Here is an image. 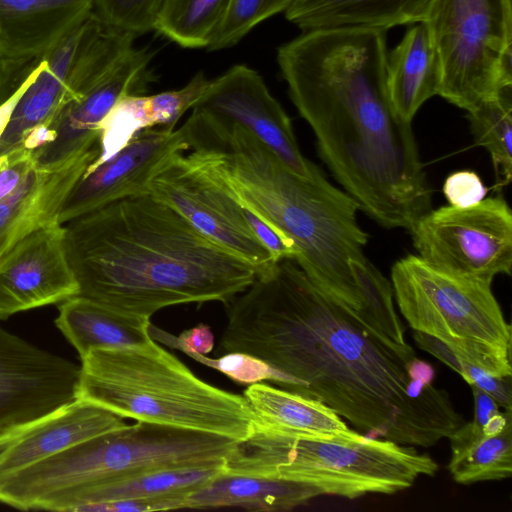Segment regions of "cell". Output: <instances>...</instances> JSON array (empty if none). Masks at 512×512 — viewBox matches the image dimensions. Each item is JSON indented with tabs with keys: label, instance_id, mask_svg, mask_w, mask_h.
<instances>
[{
	"label": "cell",
	"instance_id": "cell-6",
	"mask_svg": "<svg viewBox=\"0 0 512 512\" xmlns=\"http://www.w3.org/2000/svg\"><path fill=\"white\" fill-rule=\"evenodd\" d=\"M224 436L137 421L76 443L8 477L22 510L73 512L102 486L147 472L222 463L235 444Z\"/></svg>",
	"mask_w": 512,
	"mask_h": 512
},
{
	"label": "cell",
	"instance_id": "cell-23",
	"mask_svg": "<svg viewBox=\"0 0 512 512\" xmlns=\"http://www.w3.org/2000/svg\"><path fill=\"white\" fill-rule=\"evenodd\" d=\"M320 495L317 488L302 482L222 472L189 493L185 508L238 507L277 512L292 510Z\"/></svg>",
	"mask_w": 512,
	"mask_h": 512
},
{
	"label": "cell",
	"instance_id": "cell-30",
	"mask_svg": "<svg viewBox=\"0 0 512 512\" xmlns=\"http://www.w3.org/2000/svg\"><path fill=\"white\" fill-rule=\"evenodd\" d=\"M351 269L361 298L359 315L395 344L409 346L394 307L391 282L367 258L351 262Z\"/></svg>",
	"mask_w": 512,
	"mask_h": 512
},
{
	"label": "cell",
	"instance_id": "cell-16",
	"mask_svg": "<svg viewBox=\"0 0 512 512\" xmlns=\"http://www.w3.org/2000/svg\"><path fill=\"white\" fill-rule=\"evenodd\" d=\"M77 295L64 226L58 222L27 235L0 260V321Z\"/></svg>",
	"mask_w": 512,
	"mask_h": 512
},
{
	"label": "cell",
	"instance_id": "cell-39",
	"mask_svg": "<svg viewBox=\"0 0 512 512\" xmlns=\"http://www.w3.org/2000/svg\"><path fill=\"white\" fill-rule=\"evenodd\" d=\"M42 67L43 62L40 59L35 65H33L31 70L25 76V78L17 87V89L9 96L8 99H6L2 104H0V136L2 135L13 112V109L19 101L20 97L37 78Z\"/></svg>",
	"mask_w": 512,
	"mask_h": 512
},
{
	"label": "cell",
	"instance_id": "cell-11",
	"mask_svg": "<svg viewBox=\"0 0 512 512\" xmlns=\"http://www.w3.org/2000/svg\"><path fill=\"white\" fill-rule=\"evenodd\" d=\"M417 255L428 263L488 282L512 267V212L502 196L425 213L410 229Z\"/></svg>",
	"mask_w": 512,
	"mask_h": 512
},
{
	"label": "cell",
	"instance_id": "cell-32",
	"mask_svg": "<svg viewBox=\"0 0 512 512\" xmlns=\"http://www.w3.org/2000/svg\"><path fill=\"white\" fill-rule=\"evenodd\" d=\"M166 0H93L94 12L107 26L134 36L154 30Z\"/></svg>",
	"mask_w": 512,
	"mask_h": 512
},
{
	"label": "cell",
	"instance_id": "cell-28",
	"mask_svg": "<svg viewBox=\"0 0 512 512\" xmlns=\"http://www.w3.org/2000/svg\"><path fill=\"white\" fill-rule=\"evenodd\" d=\"M231 0H166L154 30L183 48H208Z\"/></svg>",
	"mask_w": 512,
	"mask_h": 512
},
{
	"label": "cell",
	"instance_id": "cell-25",
	"mask_svg": "<svg viewBox=\"0 0 512 512\" xmlns=\"http://www.w3.org/2000/svg\"><path fill=\"white\" fill-rule=\"evenodd\" d=\"M244 398L251 407L255 424L262 427L308 434H347L353 431L341 416L321 401L301 394L254 383Z\"/></svg>",
	"mask_w": 512,
	"mask_h": 512
},
{
	"label": "cell",
	"instance_id": "cell-27",
	"mask_svg": "<svg viewBox=\"0 0 512 512\" xmlns=\"http://www.w3.org/2000/svg\"><path fill=\"white\" fill-rule=\"evenodd\" d=\"M223 472V462L195 467L168 468L108 484L86 494L73 510L87 505L135 498L187 495Z\"/></svg>",
	"mask_w": 512,
	"mask_h": 512
},
{
	"label": "cell",
	"instance_id": "cell-19",
	"mask_svg": "<svg viewBox=\"0 0 512 512\" xmlns=\"http://www.w3.org/2000/svg\"><path fill=\"white\" fill-rule=\"evenodd\" d=\"M94 11L93 0H0V61L18 82Z\"/></svg>",
	"mask_w": 512,
	"mask_h": 512
},
{
	"label": "cell",
	"instance_id": "cell-3",
	"mask_svg": "<svg viewBox=\"0 0 512 512\" xmlns=\"http://www.w3.org/2000/svg\"><path fill=\"white\" fill-rule=\"evenodd\" d=\"M63 226L79 296L124 313L150 318L173 305L227 304L257 276L150 193L114 201Z\"/></svg>",
	"mask_w": 512,
	"mask_h": 512
},
{
	"label": "cell",
	"instance_id": "cell-9",
	"mask_svg": "<svg viewBox=\"0 0 512 512\" xmlns=\"http://www.w3.org/2000/svg\"><path fill=\"white\" fill-rule=\"evenodd\" d=\"M423 22L441 65L438 96L468 112L512 86V0H431Z\"/></svg>",
	"mask_w": 512,
	"mask_h": 512
},
{
	"label": "cell",
	"instance_id": "cell-31",
	"mask_svg": "<svg viewBox=\"0 0 512 512\" xmlns=\"http://www.w3.org/2000/svg\"><path fill=\"white\" fill-rule=\"evenodd\" d=\"M293 0H231L208 50L230 48L262 21L285 12Z\"/></svg>",
	"mask_w": 512,
	"mask_h": 512
},
{
	"label": "cell",
	"instance_id": "cell-34",
	"mask_svg": "<svg viewBox=\"0 0 512 512\" xmlns=\"http://www.w3.org/2000/svg\"><path fill=\"white\" fill-rule=\"evenodd\" d=\"M149 335L154 341H158L173 349H178L185 354L197 353L206 355L212 351L214 346L213 332L204 323H199L193 328L184 330L179 336L170 334L150 324Z\"/></svg>",
	"mask_w": 512,
	"mask_h": 512
},
{
	"label": "cell",
	"instance_id": "cell-24",
	"mask_svg": "<svg viewBox=\"0 0 512 512\" xmlns=\"http://www.w3.org/2000/svg\"><path fill=\"white\" fill-rule=\"evenodd\" d=\"M431 0H320L285 13L302 31L332 27H368L388 30L423 22Z\"/></svg>",
	"mask_w": 512,
	"mask_h": 512
},
{
	"label": "cell",
	"instance_id": "cell-37",
	"mask_svg": "<svg viewBox=\"0 0 512 512\" xmlns=\"http://www.w3.org/2000/svg\"><path fill=\"white\" fill-rule=\"evenodd\" d=\"M187 495L135 498L103 502L84 506L79 510V512H153L184 509Z\"/></svg>",
	"mask_w": 512,
	"mask_h": 512
},
{
	"label": "cell",
	"instance_id": "cell-4",
	"mask_svg": "<svg viewBox=\"0 0 512 512\" xmlns=\"http://www.w3.org/2000/svg\"><path fill=\"white\" fill-rule=\"evenodd\" d=\"M184 127L186 166L270 225L295 249L294 261L323 292L360 312L351 262L362 260L368 234L358 204L320 169L303 177L237 123L192 108Z\"/></svg>",
	"mask_w": 512,
	"mask_h": 512
},
{
	"label": "cell",
	"instance_id": "cell-12",
	"mask_svg": "<svg viewBox=\"0 0 512 512\" xmlns=\"http://www.w3.org/2000/svg\"><path fill=\"white\" fill-rule=\"evenodd\" d=\"M80 366L0 324V440L76 399Z\"/></svg>",
	"mask_w": 512,
	"mask_h": 512
},
{
	"label": "cell",
	"instance_id": "cell-2",
	"mask_svg": "<svg viewBox=\"0 0 512 512\" xmlns=\"http://www.w3.org/2000/svg\"><path fill=\"white\" fill-rule=\"evenodd\" d=\"M386 31H303L278 48L277 62L343 190L382 227L410 231L431 210L432 191L411 122L398 116L388 95Z\"/></svg>",
	"mask_w": 512,
	"mask_h": 512
},
{
	"label": "cell",
	"instance_id": "cell-42",
	"mask_svg": "<svg viewBox=\"0 0 512 512\" xmlns=\"http://www.w3.org/2000/svg\"><path fill=\"white\" fill-rule=\"evenodd\" d=\"M20 85L7 67L0 61V104H2Z\"/></svg>",
	"mask_w": 512,
	"mask_h": 512
},
{
	"label": "cell",
	"instance_id": "cell-13",
	"mask_svg": "<svg viewBox=\"0 0 512 512\" xmlns=\"http://www.w3.org/2000/svg\"><path fill=\"white\" fill-rule=\"evenodd\" d=\"M183 154L172 158L150 181L148 193L182 215L198 232L250 264L257 276L277 262L250 230L243 208L194 174Z\"/></svg>",
	"mask_w": 512,
	"mask_h": 512
},
{
	"label": "cell",
	"instance_id": "cell-7",
	"mask_svg": "<svg viewBox=\"0 0 512 512\" xmlns=\"http://www.w3.org/2000/svg\"><path fill=\"white\" fill-rule=\"evenodd\" d=\"M437 462L414 446L380 440L353 430L347 434L280 431L254 424L236 441L223 472L309 484L322 495L355 499L395 494L421 476H434Z\"/></svg>",
	"mask_w": 512,
	"mask_h": 512
},
{
	"label": "cell",
	"instance_id": "cell-40",
	"mask_svg": "<svg viewBox=\"0 0 512 512\" xmlns=\"http://www.w3.org/2000/svg\"><path fill=\"white\" fill-rule=\"evenodd\" d=\"M474 399V417L471 424L478 430L483 431L484 425L489 419L500 411L498 404L485 392L470 385Z\"/></svg>",
	"mask_w": 512,
	"mask_h": 512
},
{
	"label": "cell",
	"instance_id": "cell-14",
	"mask_svg": "<svg viewBox=\"0 0 512 512\" xmlns=\"http://www.w3.org/2000/svg\"><path fill=\"white\" fill-rule=\"evenodd\" d=\"M189 150L184 128L140 131L121 150L87 170L65 199L58 222L65 223L114 201L148 193L150 181Z\"/></svg>",
	"mask_w": 512,
	"mask_h": 512
},
{
	"label": "cell",
	"instance_id": "cell-29",
	"mask_svg": "<svg viewBox=\"0 0 512 512\" xmlns=\"http://www.w3.org/2000/svg\"><path fill=\"white\" fill-rule=\"evenodd\" d=\"M477 145L484 147L492 160L499 187L512 177V86L467 112Z\"/></svg>",
	"mask_w": 512,
	"mask_h": 512
},
{
	"label": "cell",
	"instance_id": "cell-8",
	"mask_svg": "<svg viewBox=\"0 0 512 512\" xmlns=\"http://www.w3.org/2000/svg\"><path fill=\"white\" fill-rule=\"evenodd\" d=\"M491 282L438 268L409 254L391 268V286L414 331L450 346L466 362L493 375H512L511 325Z\"/></svg>",
	"mask_w": 512,
	"mask_h": 512
},
{
	"label": "cell",
	"instance_id": "cell-5",
	"mask_svg": "<svg viewBox=\"0 0 512 512\" xmlns=\"http://www.w3.org/2000/svg\"><path fill=\"white\" fill-rule=\"evenodd\" d=\"M81 359L76 399L132 418L240 441L255 424L244 396L198 378L153 340L91 349Z\"/></svg>",
	"mask_w": 512,
	"mask_h": 512
},
{
	"label": "cell",
	"instance_id": "cell-18",
	"mask_svg": "<svg viewBox=\"0 0 512 512\" xmlns=\"http://www.w3.org/2000/svg\"><path fill=\"white\" fill-rule=\"evenodd\" d=\"M126 425L122 416L75 399L27 422L0 440V477Z\"/></svg>",
	"mask_w": 512,
	"mask_h": 512
},
{
	"label": "cell",
	"instance_id": "cell-38",
	"mask_svg": "<svg viewBox=\"0 0 512 512\" xmlns=\"http://www.w3.org/2000/svg\"><path fill=\"white\" fill-rule=\"evenodd\" d=\"M34 167L33 150L23 148L0 155V201L17 189Z\"/></svg>",
	"mask_w": 512,
	"mask_h": 512
},
{
	"label": "cell",
	"instance_id": "cell-21",
	"mask_svg": "<svg viewBox=\"0 0 512 512\" xmlns=\"http://www.w3.org/2000/svg\"><path fill=\"white\" fill-rule=\"evenodd\" d=\"M386 84L395 112L407 122L438 95L441 65L424 22L410 25L400 43L387 52Z\"/></svg>",
	"mask_w": 512,
	"mask_h": 512
},
{
	"label": "cell",
	"instance_id": "cell-1",
	"mask_svg": "<svg viewBox=\"0 0 512 512\" xmlns=\"http://www.w3.org/2000/svg\"><path fill=\"white\" fill-rule=\"evenodd\" d=\"M225 353L252 355L356 431L428 448L465 421L447 391L410 379L416 357L319 289L292 259L277 262L228 303Z\"/></svg>",
	"mask_w": 512,
	"mask_h": 512
},
{
	"label": "cell",
	"instance_id": "cell-15",
	"mask_svg": "<svg viewBox=\"0 0 512 512\" xmlns=\"http://www.w3.org/2000/svg\"><path fill=\"white\" fill-rule=\"evenodd\" d=\"M192 108L239 124L300 176L312 177L319 169L301 153L289 116L262 77L246 65H234L210 80Z\"/></svg>",
	"mask_w": 512,
	"mask_h": 512
},
{
	"label": "cell",
	"instance_id": "cell-22",
	"mask_svg": "<svg viewBox=\"0 0 512 512\" xmlns=\"http://www.w3.org/2000/svg\"><path fill=\"white\" fill-rule=\"evenodd\" d=\"M150 318L128 314L83 296L61 302L55 325L82 358L95 348L147 345Z\"/></svg>",
	"mask_w": 512,
	"mask_h": 512
},
{
	"label": "cell",
	"instance_id": "cell-10",
	"mask_svg": "<svg viewBox=\"0 0 512 512\" xmlns=\"http://www.w3.org/2000/svg\"><path fill=\"white\" fill-rule=\"evenodd\" d=\"M153 52L121 40L95 45L75 66L64 104L33 150L35 167H49L99 145V126L125 95L144 94L153 77Z\"/></svg>",
	"mask_w": 512,
	"mask_h": 512
},
{
	"label": "cell",
	"instance_id": "cell-17",
	"mask_svg": "<svg viewBox=\"0 0 512 512\" xmlns=\"http://www.w3.org/2000/svg\"><path fill=\"white\" fill-rule=\"evenodd\" d=\"M100 23L93 11L41 58L39 75L20 97L0 136V155L23 148L34 150L46 143L77 59Z\"/></svg>",
	"mask_w": 512,
	"mask_h": 512
},
{
	"label": "cell",
	"instance_id": "cell-35",
	"mask_svg": "<svg viewBox=\"0 0 512 512\" xmlns=\"http://www.w3.org/2000/svg\"><path fill=\"white\" fill-rule=\"evenodd\" d=\"M443 193L450 206L466 208L482 201L487 188L477 173L460 170L445 179Z\"/></svg>",
	"mask_w": 512,
	"mask_h": 512
},
{
	"label": "cell",
	"instance_id": "cell-26",
	"mask_svg": "<svg viewBox=\"0 0 512 512\" xmlns=\"http://www.w3.org/2000/svg\"><path fill=\"white\" fill-rule=\"evenodd\" d=\"M448 439L451 458L447 468L456 483L469 485L511 477L512 424L486 435L464 422Z\"/></svg>",
	"mask_w": 512,
	"mask_h": 512
},
{
	"label": "cell",
	"instance_id": "cell-33",
	"mask_svg": "<svg viewBox=\"0 0 512 512\" xmlns=\"http://www.w3.org/2000/svg\"><path fill=\"white\" fill-rule=\"evenodd\" d=\"M195 361L211 367L229 377L238 384L251 385L269 380L286 389L288 379L279 371L273 369L264 361L245 353H225L219 358H210L206 355L188 353Z\"/></svg>",
	"mask_w": 512,
	"mask_h": 512
},
{
	"label": "cell",
	"instance_id": "cell-20",
	"mask_svg": "<svg viewBox=\"0 0 512 512\" xmlns=\"http://www.w3.org/2000/svg\"><path fill=\"white\" fill-rule=\"evenodd\" d=\"M99 155L100 147L95 146L59 164L34 167L22 184L0 201V260L27 235L58 222L69 192Z\"/></svg>",
	"mask_w": 512,
	"mask_h": 512
},
{
	"label": "cell",
	"instance_id": "cell-41",
	"mask_svg": "<svg viewBox=\"0 0 512 512\" xmlns=\"http://www.w3.org/2000/svg\"><path fill=\"white\" fill-rule=\"evenodd\" d=\"M407 372L411 380L419 382L425 386L433 385L435 379V370L433 366L419 359L417 356L407 363Z\"/></svg>",
	"mask_w": 512,
	"mask_h": 512
},
{
	"label": "cell",
	"instance_id": "cell-36",
	"mask_svg": "<svg viewBox=\"0 0 512 512\" xmlns=\"http://www.w3.org/2000/svg\"><path fill=\"white\" fill-rule=\"evenodd\" d=\"M458 374L469 385L488 394L500 408L511 409V376H498L461 359Z\"/></svg>",
	"mask_w": 512,
	"mask_h": 512
}]
</instances>
